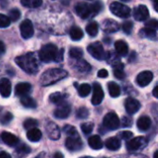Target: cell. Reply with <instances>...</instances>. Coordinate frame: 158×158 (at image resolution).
Segmentation results:
<instances>
[{
    "instance_id": "d6986e66",
    "label": "cell",
    "mask_w": 158,
    "mask_h": 158,
    "mask_svg": "<svg viewBox=\"0 0 158 158\" xmlns=\"http://www.w3.org/2000/svg\"><path fill=\"white\" fill-rule=\"evenodd\" d=\"M152 124L151 118L148 116H142L137 120V127L140 131H146L150 129Z\"/></svg>"
},
{
    "instance_id": "277c9868",
    "label": "cell",
    "mask_w": 158,
    "mask_h": 158,
    "mask_svg": "<svg viewBox=\"0 0 158 158\" xmlns=\"http://www.w3.org/2000/svg\"><path fill=\"white\" fill-rule=\"evenodd\" d=\"M57 54H58L57 47L53 44H48L43 46L42 49L40 50L39 58L41 61L45 62V63H48L51 61H56Z\"/></svg>"
},
{
    "instance_id": "4316f807",
    "label": "cell",
    "mask_w": 158,
    "mask_h": 158,
    "mask_svg": "<svg viewBox=\"0 0 158 158\" xmlns=\"http://www.w3.org/2000/svg\"><path fill=\"white\" fill-rule=\"evenodd\" d=\"M66 98H67V94H63V93H60V92L54 93V94H50V96H49L50 102L53 103V104H57V105L65 102Z\"/></svg>"
},
{
    "instance_id": "e0dca14e",
    "label": "cell",
    "mask_w": 158,
    "mask_h": 158,
    "mask_svg": "<svg viewBox=\"0 0 158 158\" xmlns=\"http://www.w3.org/2000/svg\"><path fill=\"white\" fill-rule=\"evenodd\" d=\"M133 17L138 21H143L149 17V10L146 6L140 5L133 10Z\"/></svg>"
},
{
    "instance_id": "d590c367",
    "label": "cell",
    "mask_w": 158,
    "mask_h": 158,
    "mask_svg": "<svg viewBox=\"0 0 158 158\" xmlns=\"http://www.w3.org/2000/svg\"><path fill=\"white\" fill-rule=\"evenodd\" d=\"M20 16H21V13L19 9L18 8H12L8 13V18L10 21H17L20 18Z\"/></svg>"
},
{
    "instance_id": "60d3db41",
    "label": "cell",
    "mask_w": 158,
    "mask_h": 158,
    "mask_svg": "<svg viewBox=\"0 0 158 158\" xmlns=\"http://www.w3.org/2000/svg\"><path fill=\"white\" fill-rule=\"evenodd\" d=\"M132 29H133V23L131 21L128 20L122 23V30L126 34H131Z\"/></svg>"
},
{
    "instance_id": "83f0119b",
    "label": "cell",
    "mask_w": 158,
    "mask_h": 158,
    "mask_svg": "<svg viewBox=\"0 0 158 158\" xmlns=\"http://www.w3.org/2000/svg\"><path fill=\"white\" fill-rule=\"evenodd\" d=\"M73 67L81 72H88L91 69V66L88 62H86L85 60H79L77 59V61L73 64Z\"/></svg>"
},
{
    "instance_id": "7402d4cb",
    "label": "cell",
    "mask_w": 158,
    "mask_h": 158,
    "mask_svg": "<svg viewBox=\"0 0 158 158\" xmlns=\"http://www.w3.org/2000/svg\"><path fill=\"white\" fill-rule=\"evenodd\" d=\"M88 143H89V146L94 150H100V149L103 148V145H104V143L102 142V139L98 135L91 136L88 139Z\"/></svg>"
},
{
    "instance_id": "5bb4252c",
    "label": "cell",
    "mask_w": 158,
    "mask_h": 158,
    "mask_svg": "<svg viewBox=\"0 0 158 158\" xmlns=\"http://www.w3.org/2000/svg\"><path fill=\"white\" fill-rule=\"evenodd\" d=\"M153 78H154V74L151 71H149V70L143 71L137 76L136 82L138 83L139 86L145 87L151 83V81H153Z\"/></svg>"
},
{
    "instance_id": "3957f363",
    "label": "cell",
    "mask_w": 158,
    "mask_h": 158,
    "mask_svg": "<svg viewBox=\"0 0 158 158\" xmlns=\"http://www.w3.org/2000/svg\"><path fill=\"white\" fill-rule=\"evenodd\" d=\"M68 75V72L62 69H50L44 71L40 77V83L43 86L52 85L63 79Z\"/></svg>"
},
{
    "instance_id": "f1b7e54d",
    "label": "cell",
    "mask_w": 158,
    "mask_h": 158,
    "mask_svg": "<svg viewBox=\"0 0 158 158\" xmlns=\"http://www.w3.org/2000/svg\"><path fill=\"white\" fill-rule=\"evenodd\" d=\"M107 87H108V92H109V94L111 97H118L120 95V93H121L120 88L116 82H114V81L108 82Z\"/></svg>"
},
{
    "instance_id": "ab89813d",
    "label": "cell",
    "mask_w": 158,
    "mask_h": 158,
    "mask_svg": "<svg viewBox=\"0 0 158 158\" xmlns=\"http://www.w3.org/2000/svg\"><path fill=\"white\" fill-rule=\"evenodd\" d=\"M77 117L79 118H81V119H84V118H87L89 117V110L84 107V106H81L80 107L78 110H77Z\"/></svg>"
},
{
    "instance_id": "cb8c5ba5",
    "label": "cell",
    "mask_w": 158,
    "mask_h": 158,
    "mask_svg": "<svg viewBox=\"0 0 158 158\" xmlns=\"http://www.w3.org/2000/svg\"><path fill=\"white\" fill-rule=\"evenodd\" d=\"M27 138L30 142H32V143L39 142L42 139V132L40 130L36 128L30 129L28 130V132H27Z\"/></svg>"
},
{
    "instance_id": "681fc988",
    "label": "cell",
    "mask_w": 158,
    "mask_h": 158,
    "mask_svg": "<svg viewBox=\"0 0 158 158\" xmlns=\"http://www.w3.org/2000/svg\"><path fill=\"white\" fill-rule=\"evenodd\" d=\"M97 76H98L99 78H102V79L106 78V77L108 76V71H107L106 69H100V70L98 71Z\"/></svg>"
},
{
    "instance_id": "7bdbcfd3",
    "label": "cell",
    "mask_w": 158,
    "mask_h": 158,
    "mask_svg": "<svg viewBox=\"0 0 158 158\" xmlns=\"http://www.w3.org/2000/svg\"><path fill=\"white\" fill-rule=\"evenodd\" d=\"M10 25V19L7 16L0 14V28H6Z\"/></svg>"
},
{
    "instance_id": "1f68e13d",
    "label": "cell",
    "mask_w": 158,
    "mask_h": 158,
    "mask_svg": "<svg viewBox=\"0 0 158 158\" xmlns=\"http://www.w3.org/2000/svg\"><path fill=\"white\" fill-rule=\"evenodd\" d=\"M98 30H99V25L96 21H92L86 26V32L92 37H94L97 35Z\"/></svg>"
},
{
    "instance_id": "7dc6e473",
    "label": "cell",
    "mask_w": 158,
    "mask_h": 158,
    "mask_svg": "<svg viewBox=\"0 0 158 158\" xmlns=\"http://www.w3.org/2000/svg\"><path fill=\"white\" fill-rule=\"evenodd\" d=\"M132 124V120L131 118H129L128 117H123L121 119V125L123 127H131Z\"/></svg>"
},
{
    "instance_id": "e575fe53",
    "label": "cell",
    "mask_w": 158,
    "mask_h": 158,
    "mask_svg": "<svg viewBox=\"0 0 158 158\" xmlns=\"http://www.w3.org/2000/svg\"><path fill=\"white\" fill-rule=\"evenodd\" d=\"M83 56V51L79 47H72L69 50V56L73 59H81Z\"/></svg>"
},
{
    "instance_id": "6da1fadb",
    "label": "cell",
    "mask_w": 158,
    "mask_h": 158,
    "mask_svg": "<svg viewBox=\"0 0 158 158\" xmlns=\"http://www.w3.org/2000/svg\"><path fill=\"white\" fill-rule=\"evenodd\" d=\"M15 61L22 70L29 74H35L38 71V62L33 53L19 56L16 57Z\"/></svg>"
},
{
    "instance_id": "db71d44e",
    "label": "cell",
    "mask_w": 158,
    "mask_h": 158,
    "mask_svg": "<svg viewBox=\"0 0 158 158\" xmlns=\"http://www.w3.org/2000/svg\"><path fill=\"white\" fill-rule=\"evenodd\" d=\"M54 156H55V157L62 158L63 157V155H62V154H60V153H56V154H55V155H54Z\"/></svg>"
},
{
    "instance_id": "f907efd6",
    "label": "cell",
    "mask_w": 158,
    "mask_h": 158,
    "mask_svg": "<svg viewBox=\"0 0 158 158\" xmlns=\"http://www.w3.org/2000/svg\"><path fill=\"white\" fill-rule=\"evenodd\" d=\"M6 51V47H5V44L2 41H0V56L5 53Z\"/></svg>"
},
{
    "instance_id": "8d00e7d4",
    "label": "cell",
    "mask_w": 158,
    "mask_h": 158,
    "mask_svg": "<svg viewBox=\"0 0 158 158\" xmlns=\"http://www.w3.org/2000/svg\"><path fill=\"white\" fill-rule=\"evenodd\" d=\"M63 131L68 135V136H79L77 130L75 129V127L70 126V125H66L63 128Z\"/></svg>"
},
{
    "instance_id": "b9f144b4",
    "label": "cell",
    "mask_w": 158,
    "mask_h": 158,
    "mask_svg": "<svg viewBox=\"0 0 158 158\" xmlns=\"http://www.w3.org/2000/svg\"><path fill=\"white\" fill-rule=\"evenodd\" d=\"M16 152L19 155H26V154L31 153V148L26 144H20L16 149Z\"/></svg>"
},
{
    "instance_id": "5b68a950",
    "label": "cell",
    "mask_w": 158,
    "mask_h": 158,
    "mask_svg": "<svg viewBox=\"0 0 158 158\" xmlns=\"http://www.w3.org/2000/svg\"><path fill=\"white\" fill-rule=\"evenodd\" d=\"M110 11L112 12V14H114L117 17L119 18H129L131 15V8L120 3V2H113L110 5Z\"/></svg>"
},
{
    "instance_id": "52a82bcc",
    "label": "cell",
    "mask_w": 158,
    "mask_h": 158,
    "mask_svg": "<svg viewBox=\"0 0 158 158\" xmlns=\"http://www.w3.org/2000/svg\"><path fill=\"white\" fill-rule=\"evenodd\" d=\"M87 51L95 59H98V60L106 59V54L105 53L103 45L99 42H95V43H93V44H89L88 47H87Z\"/></svg>"
},
{
    "instance_id": "d6a6232c",
    "label": "cell",
    "mask_w": 158,
    "mask_h": 158,
    "mask_svg": "<svg viewBox=\"0 0 158 158\" xmlns=\"http://www.w3.org/2000/svg\"><path fill=\"white\" fill-rule=\"evenodd\" d=\"M20 2L23 6L30 7V8L39 7L43 4V0H20Z\"/></svg>"
},
{
    "instance_id": "4fadbf2b",
    "label": "cell",
    "mask_w": 158,
    "mask_h": 158,
    "mask_svg": "<svg viewBox=\"0 0 158 158\" xmlns=\"http://www.w3.org/2000/svg\"><path fill=\"white\" fill-rule=\"evenodd\" d=\"M141 108V104L137 99H134L132 97H129L125 101V109L129 115H134L136 114Z\"/></svg>"
},
{
    "instance_id": "603a6c76",
    "label": "cell",
    "mask_w": 158,
    "mask_h": 158,
    "mask_svg": "<svg viewBox=\"0 0 158 158\" xmlns=\"http://www.w3.org/2000/svg\"><path fill=\"white\" fill-rule=\"evenodd\" d=\"M115 48L117 53L121 56H125L126 55H128L129 52V46L127 44V43H125L122 40H118L115 43Z\"/></svg>"
},
{
    "instance_id": "8fae6325",
    "label": "cell",
    "mask_w": 158,
    "mask_h": 158,
    "mask_svg": "<svg viewBox=\"0 0 158 158\" xmlns=\"http://www.w3.org/2000/svg\"><path fill=\"white\" fill-rule=\"evenodd\" d=\"M70 112H71L70 106L63 102L59 104V106L56 107V109L54 112V116L58 119H64V118H67L70 115Z\"/></svg>"
},
{
    "instance_id": "f6af8a7d",
    "label": "cell",
    "mask_w": 158,
    "mask_h": 158,
    "mask_svg": "<svg viewBox=\"0 0 158 158\" xmlns=\"http://www.w3.org/2000/svg\"><path fill=\"white\" fill-rule=\"evenodd\" d=\"M12 118H13L12 114L9 113V112H6V113L2 117V118H1V123L4 124V125H6V124L9 123V122L12 120Z\"/></svg>"
},
{
    "instance_id": "ee69618b",
    "label": "cell",
    "mask_w": 158,
    "mask_h": 158,
    "mask_svg": "<svg viewBox=\"0 0 158 158\" xmlns=\"http://www.w3.org/2000/svg\"><path fill=\"white\" fill-rule=\"evenodd\" d=\"M118 136H119L122 140L128 141V140H130V139L132 138L133 133H132L131 131H121V132L118 134Z\"/></svg>"
},
{
    "instance_id": "836d02e7",
    "label": "cell",
    "mask_w": 158,
    "mask_h": 158,
    "mask_svg": "<svg viewBox=\"0 0 158 158\" xmlns=\"http://www.w3.org/2000/svg\"><path fill=\"white\" fill-rule=\"evenodd\" d=\"M91 90H92V88L88 83H83L79 87L78 93H79V95L81 97H86V96H88L90 94Z\"/></svg>"
},
{
    "instance_id": "9a60e30c",
    "label": "cell",
    "mask_w": 158,
    "mask_h": 158,
    "mask_svg": "<svg viewBox=\"0 0 158 158\" xmlns=\"http://www.w3.org/2000/svg\"><path fill=\"white\" fill-rule=\"evenodd\" d=\"M45 131H46L48 137L51 140L56 141V140H58L60 138V130L56 123H54L52 121L47 122L45 125Z\"/></svg>"
},
{
    "instance_id": "c3c4849f",
    "label": "cell",
    "mask_w": 158,
    "mask_h": 158,
    "mask_svg": "<svg viewBox=\"0 0 158 158\" xmlns=\"http://www.w3.org/2000/svg\"><path fill=\"white\" fill-rule=\"evenodd\" d=\"M146 27H149V28H153V29H156L157 28L158 22L156 19H152L150 20H148L146 23H145Z\"/></svg>"
},
{
    "instance_id": "816d5d0a",
    "label": "cell",
    "mask_w": 158,
    "mask_h": 158,
    "mask_svg": "<svg viewBox=\"0 0 158 158\" xmlns=\"http://www.w3.org/2000/svg\"><path fill=\"white\" fill-rule=\"evenodd\" d=\"M0 158H10V155L6 153V152H1L0 153Z\"/></svg>"
},
{
    "instance_id": "f5cc1de1",
    "label": "cell",
    "mask_w": 158,
    "mask_h": 158,
    "mask_svg": "<svg viewBox=\"0 0 158 158\" xmlns=\"http://www.w3.org/2000/svg\"><path fill=\"white\" fill-rule=\"evenodd\" d=\"M157 85L154 88V91H153V94H154V96L156 97V98H157L158 97V94H157Z\"/></svg>"
},
{
    "instance_id": "7a4b0ae2",
    "label": "cell",
    "mask_w": 158,
    "mask_h": 158,
    "mask_svg": "<svg viewBox=\"0 0 158 158\" xmlns=\"http://www.w3.org/2000/svg\"><path fill=\"white\" fill-rule=\"evenodd\" d=\"M103 8L101 2L96 1L95 3L89 5L87 3H78L75 6V11L81 19H88L98 14Z\"/></svg>"
},
{
    "instance_id": "11a10c76",
    "label": "cell",
    "mask_w": 158,
    "mask_h": 158,
    "mask_svg": "<svg viewBox=\"0 0 158 158\" xmlns=\"http://www.w3.org/2000/svg\"><path fill=\"white\" fill-rule=\"evenodd\" d=\"M153 2H154V6H155V9H156V11H157V6H156V4H157V0H152Z\"/></svg>"
},
{
    "instance_id": "2e32d148",
    "label": "cell",
    "mask_w": 158,
    "mask_h": 158,
    "mask_svg": "<svg viewBox=\"0 0 158 158\" xmlns=\"http://www.w3.org/2000/svg\"><path fill=\"white\" fill-rule=\"evenodd\" d=\"M101 27H102V30L105 32H109V33L116 32V31H118L120 29V26H119L118 22H117L116 20L111 19H105L102 22Z\"/></svg>"
},
{
    "instance_id": "f35d334b",
    "label": "cell",
    "mask_w": 158,
    "mask_h": 158,
    "mask_svg": "<svg viewBox=\"0 0 158 158\" xmlns=\"http://www.w3.org/2000/svg\"><path fill=\"white\" fill-rule=\"evenodd\" d=\"M94 123H92V122H86V123L81 124V126L82 132H83L84 134H86V135L92 133V131H93V130H94Z\"/></svg>"
},
{
    "instance_id": "d4e9b609",
    "label": "cell",
    "mask_w": 158,
    "mask_h": 158,
    "mask_svg": "<svg viewBox=\"0 0 158 158\" xmlns=\"http://www.w3.org/2000/svg\"><path fill=\"white\" fill-rule=\"evenodd\" d=\"M105 145L106 147L108 149V150H111V151H117L120 148L121 146V143L119 142V140L116 137H111V138H108L106 143H105Z\"/></svg>"
},
{
    "instance_id": "f546056e",
    "label": "cell",
    "mask_w": 158,
    "mask_h": 158,
    "mask_svg": "<svg viewBox=\"0 0 158 158\" xmlns=\"http://www.w3.org/2000/svg\"><path fill=\"white\" fill-rule=\"evenodd\" d=\"M20 104L26 108H36V106H37V103L35 102V100L32 99L31 97H29L26 95L21 96Z\"/></svg>"
},
{
    "instance_id": "ffe728a7",
    "label": "cell",
    "mask_w": 158,
    "mask_h": 158,
    "mask_svg": "<svg viewBox=\"0 0 158 158\" xmlns=\"http://www.w3.org/2000/svg\"><path fill=\"white\" fill-rule=\"evenodd\" d=\"M2 141L8 146H15L19 143V139L12 133L5 131L1 134Z\"/></svg>"
},
{
    "instance_id": "484cf974",
    "label": "cell",
    "mask_w": 158,
    "mask_h": 158,
    "mask_svg": "<svg viewBox=\"0 0 158 158\" xmlns=\"http://www.w3.org/2000/svg\"><path fill=\"white\" fill-rule=\"evenodd\" d=\"M140 36L145 37V38H149L151 40H156V38H157V34H156V29L149 28V27L142 29L140 31Z\"/></svg>"
},
{
    "instance_id": "ba28073f",
    "label": "cell",
    "mask_w": 158,
    "mask_h": 158,
    "mask_svg": "<svg viewBox=\"0 0 158 158\" xmlns=\"http://www.w3.org/2000/svg\"><path fill=\"white\" fill-rule=\"evenodd\" d=\"M146 144L147 141L144 137H136L127 143V150L130 152H136L144 148Z\"/></svg>"
},
{
    "instance_id": "bcb514c9",
    "label": "cell",
    "mask_w": 158,
    "mask_h": 158,
    "mask_svg": "<svg viewBox=\"0 0 158 158\" xmlns=\"http://www.w3.org/2000/svg\"><path fill=\"white\" fill-rule=\"evenodd\" d=\"M113 72H114L115 77L117 79H118V80H123L125 78V76H126L123 69H114Z\"/></svg>"
},
{
    "instance_id": "ac0fdd59",
    "label": "cell",
    "mask_w": 158,
    "mask_h": 158,
    "mask_svg": "<svg viewBox=\"0 0 158 158\" xmlns=\"http://www.w3.org/2000/svg\"><path fill=\"white\" fill-rule=\"evenodd\" d=\"M0 94L5 98L8 97L11 94V83L6 78L0 80Z\"/></svg>"
},
{
    "instance_id": "4dcf8cb0",
    "label": "cell",
    "mask_w": 158,
    "mask_h": 158,
    "mask_svg": "<svg viewBox=\"0 0 158 158\" xmlns=\"http://www.w3.org/2000/svg\"><path fill=\"white\" fill-rule=\"evenodd\" d=\"M69 35L73 41H80L83 37V31L81 28L74 26L71 28V30L69 31Z\"/></svg>"
},
{
    "instance_id": "30bf717a",
    "label": "cell",
    "mask_w": 158,
    "mask_h": 158,
    "mask_svg": "<svg viewBox=\"0 0 158 158\" xmlns=\"http://www.w3.org/2000/svg\"><path fill=\"white\" fill-rule=\"evenodd\" d=\"M66 148L69 151H80L83 144L79 136H69L66 140Z\"/></svg>"
},
{
    "instance_id": "74e56055",
    "label": "cell",
    "mask_w": 158,
    "mask_h": 158,
    "mask_svg": "<svg viewBox=\"0 0 158 158\" xmlns=\"http://www.w3.org/2000/svg\"><path fill=\"white\" fill-rule=\"evenodd\" d=\"M37 125H38V122L34 118H27V119H25V121L23 123V127L26 130H30V129H32V128H36Z\"/></svg>"
},
{
    "instance_id": "9f6ffc18",
    "label": "cell",
    "mask_w": 158,
    "mask_h": 158,
    "mask_svg": "<svg viewBox=\"0 0 158 158\" xmlns=\"http://www.w3.org/2000/svg\"><path fill=\"white\" fill-rule=\"evenodd\" d=\"M121 1H124V2H126V1H129V0H121Z\"/></svg>"
},
{
    "instance_id": "8992f818",
    "label": "cell",
    "mask_w": 158,
    "mask_h": 158,
    "mask_svg": "<svg viewBox=\"0 0 158 158\" xmlns=\"http://www.w3.org/2000/svg\"><path fill=\"white\" fill-rule=\"evenodd\" d=\"M103 125L109 131H115L119 128L120 120L116 113L110 112L105 116L104 120H103Z\"/></svg>"
},
{
    "instance_id": "9c48e42d",
    "label": "cell",
    "mask_w": 158,
    "mask_h": 158,
    "mask_svg": "<svg viewBox=\"0 0 158 158\" xmlns=\"http://www.w3.org/2000/svg\"><path fill=\"white\" fill-rule=\"evenodd\" d=\"M19 30H20V34L24 39H29L33 36L34 29L30 19H24L19 25Z\"/></svg>"
},
{
    "instance_id": "44dd1931",
    "label": "cell",
    "mask_w": 158,
    "mask_h": 158,
    "mask_svg": "<svg viewBox=\"0 0 158 158\" xmlns=\"http://www.w3.org/2000/svg\"><path fill=\"white\" fill-rule=\"evenodd\" d=\"M31 86L28 82H20V83L17 84V86L15 88L16 95L20 96V97L27 95L31 92Z\"/></svg>"
},
{
    "instance_id": "7c38bea8",
    "label": "cell",
    "mask_w": 158,
    "mask_h": 158,
    "mask_svg": "<svg viewBox=\"0 0 158 158\" xmlns=\"http://www.w3.org/2000/svg\"><path fill=\"white\" fill-rule=\"evenodd\" d=\"M93 97H92V104L94 106H98L102 103L104 99V91L102 89V86L95 82L93 86Z\"/></svg>"
}]
</instances>
